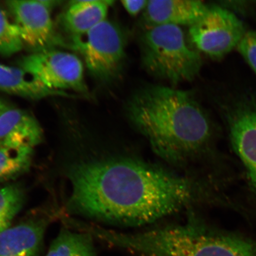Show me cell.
I'll return each instance as SVG.
<instances>
[{
  "label": "cell",
  "instance_id": "obj_1",
  "mask_svg": "<svg viewBox=\"0 0 256 256\" xmlns=\"http://www.w3.org/2000/svg\"><path fill=\"white\" fill-rule=\"evenodd\" d=\"M66 176L70 212L114 225L146 226L206 197L199 181L132 158L76 162Z\"/></svg>",
  "mask_w": 256,
  "mask_h": 256
},
{
  "label": "cell",
  "instance_id": "obj_2",
  "mask_svg": "<svg viewBox=\"0 0 256 256\" xmlns=\"http://www.w3.org/2000/svg\"><path fill=\"white\" fill-rule=\"evenodd\" d=\"M126 114L156 154L171 162L194 158L211 136L203 108L193 94L181 90L146 86L128 100Z\"/></svg>",
  "mask_w": 256,
  "mask_h": 256
},
{
  "label": "cell",
  "instance_id": "obj_3",
  "mask_svg": "<svg viewBox=\"0 0 256 256\" xmlns=\"http://www.w3.org/2000/svg\"><path fill=\"white\" fill-rule=\"evenodd\" d=\"M140 44L143 66L154 76L176 84L193 80L200 72L199 51L188 44L180 26H147Z\"/></svg>",
  "mask_w": 256,
  "mask_h": 256
},
{
  "label": "cell",
  "instance_id": "obj_4",
  "mask_svg": "<svg viewBox=\"0 0 256 256\" xmlns=\"http://www.w3.org/2000/svg\"><path fill=\"white\" fill-rule=\"evenodd\" d=\"M71 43L95 78L108 82L120 76L126 60V42L119 26L105 20L88 33L72 38Z\"/></svg>",
  "mask_w": 256,
  "mask_h": 256
},
{
  "label": "cell",
  "instance_id": "obj_5",
  "mask_svg": "<svg viewBox=\"0 0 256 256\" xmlns=\"http://www.w3.org/2000/svg\"><path fill=\"white\" fill-rule=\"evenodd\" d=\"M18 66L54 90L88 91L84 66L74 54L56 49L31 53L19 60Z\"/></svg>",
  "mask_w": 256,
  "mask_h": 256
},
{
  "label": "cell",
  "instance_id": "obj_6",
  "mask_svg": "<svg viewBox=\"0 0 256 256\" xmlns=\"http://www.w3.org/2000/svg\"><path fill=\"white\" fill-rule=\"evenodd\" d=\"M246 32L242 22L232 11L212 6L190 27L188 34L196 50L218 58L238 47Z\"/></svg>",
  "mask_w": 256,
  "mask_h": 256
},
{
  "label": "cell",
  "instance_id": "obj_7",
  "mask_svg": "<svg viewBox=\"0 0 256 256\" xmlns=\"http://www.w3.org/2000/svg\"><path fill=\"white\" fill-rule=\"evenodd\" d=\"M7 6L14 18L24 48L32 53L55 49L66 42L57 33L50 10L39 1L14 0Z\"/></svg>",
  "mask_w": 256,
  "mask_h": 256
},
{
  "label": "cell",
  "instance_id": "obj_8",
  "mask_svg": "<svg viewBox=\"0 0 256 256\" xmlns=\"http://www.w3.org/2000/svg\"><path fill=\"white\" fill-rule=\"evenodd\" d=\"M44 132L33 115L10 108L0 115V148H31L42 142Z\"/></svg>",
  "mask_w": 256,
  "mask_h": 256
},
{
  "label": "cell",
  "instance_id": "obj_9",
  "mask_svg": "<svg viewBox=\"0 0 256 256\" xmlns=\"http://www.w3.org/2000/svg\"><path fill=\"white\" fill-rule=\"evenodd\" d=\"M200 1L162 0L148 1L144 12L147 26L160 25L190 26L197 23L208 11Z\"/></svg>",
  "mask_w": 256,
  "mask_h": 256
},
{
  "label": "cell",
  "instance_id": "obj_10",
  "mask_svg": "<svg viewBox=\"0 0 256 256\" xmlns=\"http://www.w3.org/2000/svg\"><path fill=\"white\" fill-rule=\"evenodd\" d=\"M230 128L234 148L247 168L256 190V107L236 110L230 118Z\"/></svg>",
  "mask_w": 256,
  "mask_h": 256
},
{
  "label": "cell",
  "instance_id": "obj_11",
  "mask_svg": "<svg viewBox=\"0 0 256 256\" xmlns=\"http://www.w3.org/2000/svg\"><path fill=\"white\" fill-rule=\"evenodd\" d=\"M46 224L30 220L0 232V256H36Z\"/></svg>",
  "mask_w": 256,
  "mask_h": 256
},
{
  "label": "cell",
  "instance_id": "obj_12",
  "mask_svg": "<svg viewBox=\"0 0 256 256\" xmlns=\"http://www.w3.org/2000/svg\"><path fill=\"white\" fill-rule=\"evenodd\" d=\"M114 2L107 0H76L70 2L62 16L64 30L71 38L82 36L106 20Z\"/></svg>",
  "mask_w": 256,
  "mask_h": 256
},
{
  "label": "cell",
  "instance_id": "obj_13",
  "mask_svg": "<svg viewBox=\"0 0 256 256\" xmlns=\"http://www.w3.org/2000/svg\"><path fill=\"white\" fill-rule=\"evenodd\" d=\"M0 90L31 100H40L50 96H70L66 92L46 88L20 67L2 64H0Z\"/></svg>",
  "mask_w": 256,
  "mask_h": 256
},
{
  "label": "cell",
  "instance_id": "obj_14",
  "mask_svg": "<svg viewBox=\"0 0 256 256\" xmlns=\"http://www.w3.org/2000/svg\"><path fill=\"white\" fill-rule=\"evenodd\" d=\"M46 256H96L92 236L88 233L62 229L54 240Z\"/></svg>",
  "mask_w": 256,
  "mask_h": 256
},
{
  "label": "cell",
  "instance_id": "obj_15",
  "mask_svg": "<svg viewBox=\"0 0 256 256\" xmlns=\"http://www.w3.org/2000/svg\"><path fill=\"white\" fill-rule=\"evenodd\" d=\"M34 149L0 148V181L14 178L30 168Z\"/></svg>",
  "mask_w": 256,
  "mask_h": 256
},
{
  "label": "cell",
  "instance_id": "obj_16",
  "mask_svg": "<svg viewBox=\"0 0 256 256\" xmlns=\"http://www.w3.org/2000/svg\"><path fill=\"white\" fill-rule=\"evenodd\" d=\"M24 198V190L18 184L0 188V232L10 227L23 206Z\"/></svg>",
  "mask_w": 256,
  "mask_h": 256
},
{
  "label": "cell",
  "instance_id": "obj_17",
  "mask_svg": "<svg viewBox=\"0 0 256 256\" xmlns=\"http://www.w3.org/2000/svg\"><path fill=\"white\" fill-rule=\"evenodd\" d=\"M24 48L18 27L0 8V55L10 56L20 52Z\"/></svg>",
  "mask_w": 256,
  "mask_h": 256
},
{
  "label": "cell",
  "instance_id": "obj_18",
  "mask_svg": "<svg viewBox=\"0 0 256 256\" xmlns=\"http://www.w3.org/2000/svg\"><path fill=\"white\" fill-rule=\"evenodd\" d=\"M236 48L256 74V31L246 32Z\"/></svg>",
  "mask_w": 256,
  "mask_h": 256
},
{
  "label": "cell",
  "instance_id": "obj_19",
  "mask_svg": "<svg viewBox=\"0 0 256 256\" xmlns=\"http://www.w3.org/2000/svg\"><path fill=\"white\" fill-rule=\"evenodd\" d=\"M148 2L146 0H124L122 2V4L128 14L136 16L142 9L146 8Z\"/></svg>",
  "mask_w": 256,
  "mask_h": 256
},
{
  "label": "cell",
  "instance_id": "obj_20",
  "mask_svg": "<svg viewBox=\"0 0 256 256\" xmlns=\"http://www.w3.org/2000/svg\"><path fill=\"white\" fill-rule=\"evenodd\" d=\"M43 4L46 6V8H49L50 10L52 9L53 8L56 7L58 4L60 2L58 1H51V0H42L40 1Z\"/></svg>",
  "mask_w": 256,
  "mask_h": 256
},
{
  "label": "cell",
  "instance_id": "obj_21",
  "mask_svg": "<svg viewBox=\"0 0 256 256\" xmlns=\"http://www.w3.org/2000/svg\"><path fill=\"white\" fill-rule=\"evenodd\" d=\"M12 107L7 102L0 99V115Z\"/></svg>",
  "mask_w": 256,
  "mask_h": 256
}]
</instances>
